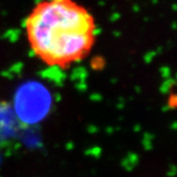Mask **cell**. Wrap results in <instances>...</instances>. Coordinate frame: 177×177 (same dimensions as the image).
<instances>
[{
  "label": "cell",
  "mask_w": 177,
  "mask_h": 177,
  "mask_svg": "<svg viewBox=\"0 0 177 177\" xmlns=\"http://www.w3.org/2000/svg\"><path fill=\"white\" fill-rule=\"evenodd\" d=\"M24 27L35 57L60 69L84 60L97 40L93 14L76 0H41L31 10Z\"/></svg>",
  "instance_id": "cell-1"
},
{
  "label": "cell",
  "mask_w": 177,
  "mask_h": 177,
  "mask_svg": "<svg viewBox=\"0 0 177 177\" xmlns=\"http://www.w3.org/2000/svg\"><path fill=\"white\" fill-rule=\"evenodd\" d=\"M22 124L11 102L0 100V147L15 138Z\"/></svg>",
  "instance_id": "cell-2"
}]
</instances>
